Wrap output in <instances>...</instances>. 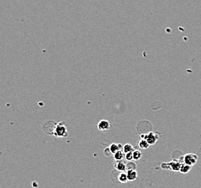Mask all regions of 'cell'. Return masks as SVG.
Masks as SVG:
<instances>
[{
    "label": "cell",
    "instance_id": "obj_14",
    "mask_svg": "<svg viewBox=\"0 0 201 188\" xmlns=\"http://www.w3.org/2000/svg\"><path fill=\"white\" fill-rule=\"evenodd\" d=\"M132 154H133V159L134 161L140 160L141 159V156H142V153L139 150H134V151L132 152Z\"/></svg>",
    "mask_w": 201,
    "mask_h": 188
},
{
    "label": "cell",
    "instance_id": "obj_16",
    "mask_svg": "<svg viewBox=\"0 0 201 188\" xmlns=\"http://www.w3.org/2000/svg\"><path fill=\"white\" fill-rule=\"evenodd\" d=\"M104 154L106 156H109V155H111V151H110V149H109V148H106L104 150Z\"/></svg>",
    "mask_w": 201,
    "mask_h": 188
},
{
    "label": "cell",
    "instance_id": "obj_6",
    "mask_svg": "<svg viewBox=\"0 0 201 188\" xmlns=\"http://www.w3.org/2000/svg\"><path fill=\"white\" fill-rule=\"evenodd\" d=\"M109 148L112 154H116V153L118 152L119 151H123V147H122L121 144L111 143V145H109Z\"/></svg>",
    "mask_w": 201,
    "mask_h": 188
},
{
    "label": "cell",
    "instance_id": "obj_5",
    "mask_svg": "<svg viewBox=\"0 0 201 188\" xmlns=\"http://www.w3.org/2000/svg\"><path fill=\"white\" fill-rule=\"evenodd\" d=\"M98 129L101 131L108 130L110 129V123L106 119H102L98 124Z\"/></svg>",
    "mask_w": 201,
    "mask_h": 188
},
{
    "label": "cell",
    "instance_id": "obj_3",
    "mask_svg": "<svg viewBox=\"0 0 201 188\" xmlns=\"http://www.w3.org/2000/svg\"><path fill=\"white\" fill-rule=\"evenodd\" d=\"M183 160H184V163L186 164L190 165V166H193L195 165L197 161V156L194 154H188L184 156L183 157Z\"/></svg>",
    "mask_w": 201,
    "mask_h": 188
},
{
    "label": "cell",
    "instance_id": "obj_15",
    "mask_svg": "<svg viewBox=\"0 0 201 188\" xmlns=\"http://www.w3.org/2000/svg\"><path fill=\"white\" fill-rule=\"evenodd\" d=\"M125 157L127 161H132V160L133 159V154H132V152L127 153V154H126Z\"/></svg>",
    "mask_w": 201,
    "mask_h": 188
},
{
    "label": "cell",
    "instance_id": "obj_12",
    "mask_svg": "<svg viewBox=\"0 0 201 188\" xmlns=\"http://www.w3.org/2000/svg\"><path fill=\"white\" fill-rule=\"evenodd\" d=\"M134 150V148L132 145H131V144L127 143L123 146V152L125 153V154H127V153L133 152Z\"/></svg>",
    "mask_w": 201,
    "mask_h": 188
},
{
    "label": "cell",
    "instance_id": "obj_10",
    "mask_svg": "<svg viewBox=\"0 0 201 188\" xmlns=\"http://www.w3.org/2000/svg\"><path fill=\"white\" fill-rule=\"evenodd\" d=\"M118 180H119V182H122V183H126V182L128 181L127 173H125V172H122V173H120L118 176Z\"/></svg>",
    "mask_w": 201,
    "mask_h": 188
},
{
    "label": "cell",
    "instance_id": "obj_7",
    "mask_svg": "<svg viewBox=\"0 0 201 188\" xmlns=\"http://www.w3.org/2000/svg\"><path fill=\"white\" fill-rule=\"evenodd\" d=\"M127 175L128 181L130 182L135 180L137 178V172L134 169H129L127 172Z\"/></svg>",
    "mask_w": 201,
    "mask_h": 188
},
{
    "label": "cell",
    "instance_id": "obj_9",
    "mask_svg": "<svg viewBox=\"0 0 201 188\" xmlns=\"http://www.w3.org/2000/svg\"><path fill=\"white\" fill-rule=\"evenodd\" d=\"M191 169H192V166H190V165L186 164L184 163V164H182V166H181L179 172L183 174H187V173H188L190 170H191Z\"/></svg>",
    "mask_w": 201,
    "mask_h": 188
},
{
    "label": "cell",
    "instance_id": "obj_8",
    "mask_svg": "<svg viewBox=\"0 0 201 188\" xmlns=\"http://www.w3.org/2000/svg\"><path fill=\"white\" fill-rule=\"evenodd\" d=\"M115 167H116V169L118 170V171L123 172L127 169V164H126L125 163L122 161V160H121V161H117Z\"/></svg>",
    "mask_w": 201,
    "mask_h": 188
},
{
    "label": "cell",
    "instance_id": "obj_4",
    "mask_svg": "<svg viewBox=\"0 0 201 188\" xmlns=\"http://www.w3.org/2000/svg\"><path fill=\"white\" fill-rule=\"evenodd\" d=\"M182 164V163H181L180 161L174 160V161H171L170 163H169V164H167V166L169 167V169H170L172 170V171L176 172V171H179V170H180Z\"/></svg>",
    "mask_w": 201,
    "mask_h": 188
},
{
    "label": "cell",
    "instance_id": "obj_11",
    "mask_svg": "<svg viewBox=\"0 0 201 188\" xmlns=\"http://www.w3.org/2000/svg\"><path fill=\"white\" fill-rule=\"evenodd\" d=\"M150 144L148 143L146 140L145 139H141L140 141L138 142V146L141 149H147L150 146Z\"/></svg>",
    "mask_w": 201,
    "mask_h": 188
},
{
    "label": "cell",
    "instance_id": "obj_13",
    "mask_svg": "<svg viewBox=\"0 0 201 188\" xmlns=\"http://www.w3.org/2000/svg\"><path fill=\"white\" fill-rule=\"evenodd\" d=\"M124 154L125 153L122 152V151H119L118 152H117L116 154H114V159L116 160V161H121L124 159Z\"/></svg>",
    "mask_w": 201,
    "mask_h": 188
},
{
    "label": "cell",
    "instance_id": "obj_1",
    "mask_svg": "<svg viewBox=\"0 0 201 188\" xmlns=\"http://www.w3.org/2000/svg\"><path fill=\"white\" fill-rule=\"evenodd\" d=\"M54 135L57 137H59V138H64V137L67 136V129L66 126L63 124V122L56 124Z\"/></svg>",
    "mask_w": 201,
    "mask_h": 188
},
{
    "label": "cell",
    "instance_id": "obj_2",
    "mask_svg": "<svg viewBox=\"0 0 201 188\" xmlns=\"http://www.w3.org/2000/svg\"><path fill=\"white\" fill-rule=\"evenodd\" d=\"M141 139H145L148 141V143L151 145H154V144L158 141V133H153L151 132L147 135H141Z\"/></svg>",
    "mask_w": 201,
    "mask_h": 188
}]
</instances>
